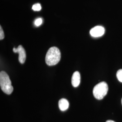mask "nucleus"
<instances>
[{"label":"nucleus","instance_id":"nucleus-1","mask_svg":"<svg viewBox=\"0 0 122 122\" xmlns=\"http://www.w3.org/2000/svg\"><path fill=\"white\" fill-rule=\"evenodd\" d=\"M61 59V52L58 48L52 47L48 49L45 57V62L48 66L57 64Z\"/></svg>","mask_w":122,"mask_h":122},{"label":"nucleus","instance_id":"nucleus-2","mask_svg":"<svg viewBox=\"0 0 122 122\" xmlns=\"http://www.w3.org/2000/svg\"><path fill=\"white\" fill-rule=\"evenodd\" d=\"M0 86L1 90L7 95L11 94L13 92V87L9 76L4 71L0 73Z\"/></svg>","mask_w":122,"mask_h":122},{"label":"nucleus","instance_id":"nucleus-3","mask_svg":"<svg viewBox=\"0 0 122 122\" xmlns=\"http://www.w3.org/2000/svg\"><path fill=\"white\" fill-rule=\"evenodd\" d=\"M108 91V86L105 82L103 81L98 84L94 87L93 91V95L96 99L100 100L104 98Z\"/></svg>","mask_w":122,"mask_h":122},{"label":"nucleus","instance_id":"nucleus-4","mask_svg":"<svg viewBox=\"0 0 122 122\" xmlns=\"http://www.w3.org/2000/svg\"><path fill=\"white\" fill-rule=\"evenodd\" d=\"M13 52L19 53V60L20 63L24 64L26 60V54L25 51L21 45H19L17 48H14Z\"/></svg>","mask_w":122,"mask_h":122},{"label":"nucleus","instance_id":"nucleus-5","mask_svg":"<svg viewBox=\"0 0 122 122\" xmlns=\"http://www.w3.org/2000/svg\"><path fill=\"white\" fill-rule=\"evenodd\" d=\"M105 28L101 26H97L93 28L90 30V34L93 37H99L105 34Z\"/></svg>","mask_w":122,"mask_h":122},{"label":"nucleus","instance_id":"nucleus-6","mask_svg":"<svg viewBox=\"0 0 122 122\" xmlns=\"http://www.w3.org/2000/svg\"><path fill=\"white\" fill-rule=\"evenodd\" d=\"M81 81V76L78 71L74 72L71 78V84L73 86L76 87L78 86Z\"/></svg>","mask_w":122,"mask_h":122},{"label":"nucleus","instance_id":"nucleus-7","mask_svg":"<svg viewBox=\"0 0 122 122\" xmlns=\"http://www.w3.org/2000/svg\"><path fill=\"white\" fill-rule=\"evenodd\" d=\"M58 105L59 108L61 111H64L68 109L69 106V104L67 100L63 98L59 101Z\"/></svg>","mask_w":122,"mask_h":122},{"label":"nucleus","instance_id":"nucleus-8","mask_svg":"<svg viewBox=\"0 0 122 122\" xmlns=\"http://www.w3.org/2000/svg\"><path fill=\"white\" fill-rule=\"evenodd\" d=\"M42 9V7L40 4L39 3H36L34 5L32 6V9L34 11H40Z\"/></svg>","mask_w":122,"mask_h":122},{"label":"nucleus","instance_id":"nucleus-9","mask_svg":"<svg viewBox=\"0 0 122 122\" xmlns=\"http://www.w3.org/2000/svg\"><path fill=\"white\" fill-rule=\"evenodd\" d=\"M116 76L118 80L120 82H122V69H120L117 72Z\"/></svg>","mask_w":122,"mask_h":122},{"label":"nucleus","instance_id":"nucleus-10","mask_svg":"<svg viewBox=\"0 0 122 122\" xmlns=\"http://www.w3.org/2000/svg\"><path fill=\"white\" fill-rule=\"evenodd\" d=\"M43 23V20L42 18H39L35 20V26H39Z\"/></svg>","mask_w":122,"mask_h":122},{"label":"nucleus","instance_id":"nucleus-11","mask_svg":"<svg viewBox=\"0 0 122 122\" xmlns=\"http://www.w3.org/2000/svg\"><path fill=\"white\" fill-rule=\"evenodd\" d=\"M5 35L4 31L3 30L1 26H0V39L2 40L4 38Z\"/></svg>","mask_w":122,"mask_h":122},{"label":"nucleus","instance_id":"nucleus-12","mask_svg":"<svg viewBox=\"0 0 122 122\" xmlns=\"http://www.w3.org/2000/svg\"><path fill=\"white\" fill-rule=\"evenodd\" d=\"M106 122H115L114 121H113V120H107Z\"/></svg>","mask_w":122,"mask_h":122},{"label":"nucleus","instance_id":"nucleus-13","mask_svg":"<svg viewBox=\"0 0 122 122\" xmlns=\"http://www.w3.org/2000/svg\"><path fill=\"white\" fill-rule=\"evenodd\" d=\"M121 101H122V100H121Z\"/></svg>","mask_w":122,"mask_h":122}]
</instances>
